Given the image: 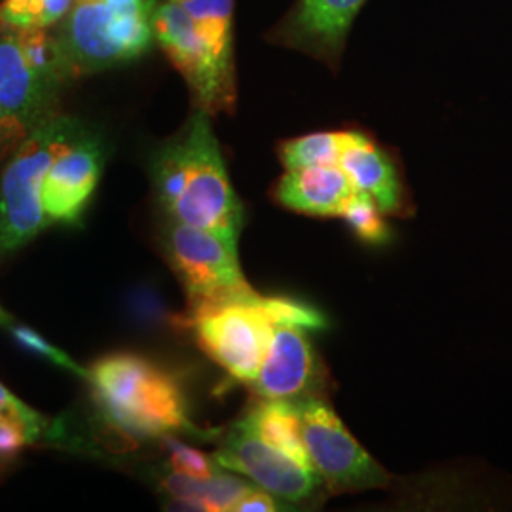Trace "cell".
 I'll list each match as a JSON object with an SVG mask.
<instances>
[{
    "label": "cell",
    "instance_id": "obj_12",
    "mask_svg": "<svg viewBox=\"0 0 512 512\" xmlns=\"http://www.w3.org/2000/svg\"><path fill=\"white\" fill-rule=\"evenodd\" d=\"M321 368L306 330L275 327L268 353L253 380L264 401H302L319 384Z\"/></svg>",
    "mask_w": 512,
    "mask_h": 512
},
{
    "label": "cell",
    "instance_id": "obj_11",
    "mask_svg": "<svg viewBox=\"0 0 512 512\" xmlns=\"http://www.w3.org/2000/svg\"><path fill=\"white\" fill-rule=\"evenodd\" d=\"M366 0H296L291 12L275 25L272 42L283 48L338 61L353 21Z\"/></svg>",
    "mask_w": 512,
    "mask_h": 512
},
{
    "label": "cell",
    "instance_id": "obj_7",
    "mask_svg": "<svg viewBox=\"0 0 512 512\" xmlns=\"http://www.w3.org/2000/svg\"><path fill=\"white\" fill-rule=\"evenodd\" d=\"M190 325L217 365L239 382L253 384L275 330L260 306V294L196 311Z\"/></svg>",
    "mask_w": 512,
    "mask_h": 512
},
{
    "label": "cell",
    "instance_id": "obj_28",
    "mask_svg": "<svg viewBox=\"0 0 512 512\" xmlns=\"http://www.w3.org/2000/svg\"><path fill=\"white\" fill-rule=\"evenodd\" d=\"M10 321H12V319H10L4 311L0 310V327H6Z\"/></svg>",
    "mask_w": 512,
    "mask_h": 512
},
{
    "label": "cell",
    "instance_id": "obj_16",
    "mask_svg": "<svg viewBox=\"0 0 512 512\" xmlns=\"http://www.w3.org/2000/svg\"><path fill=\"white\" fill-rule=\"evenodd\" d=\"M245 420L249 421L258 437H262L277 450L296 459L300 465L313 469L306 444L302 439V427L296 404L287 401H264L253 408L245 416Z\"/></svg>",
    "mask_w": 512,
    "mask_h": 512
},
{
    "label": "cell",
    "instance_id": "obj_10",
    "mask_svg": "<svg viewBox=\"0 0 512 512\" xmlns=\"http://www.w3.org/2000/svg\"><path fill=\"white\" fill-rule=\"evenodd\" d=\"M103 162L101 139L90 129L55 156L42 186V207L48 226L80 220L101 179Z\"/></svg>",
    "mask_w": 512,
    "mask_h": 512
},
{
    "label": "cell",
    "instance_id": "obj_6",
    "mask_svg": "<svg viewBox=\"0 0 512 512\" xmlns=\"http://www.w3.org/2000/svg\"><path fill=\"white\" fill-rule=\"evenodd\" d=\"M154 38L183 74L198 109L207 114L234 110L238 99L234 59L220 55L177 2L165 0L156 6Z\"/></svg>",
    "mask_w": 512,
    "mask_h": 512
},
{
    "label": "cell",
    "instance_id": "obj_22",
    "mask_svg": "<svg viewBox=\"0 0 512 512\" xmlns=\"http://www.w3.org/2000/svg\"><path fill=\"white\" fill-rule=\"evenodd\" d=\"M165 450H167V465L169 471L179 475L192 476L198 480L213 478L220 471V465L215 458H209L200 450L183 444L179 440L171 439V435L164 437Z\"/></svg>",
    "mask_w": 512,
    "mask_h": 512
},
{
    "label": "cell",
    "instance_id": "obj_18",
    "mask_svg": "<svg viewBox=\"0 0 512 512\" xmlns=\"http://www.w3.org/2000/svg\"><path fill=\"white\" fill-rule=\"evenodd\" d=\"M342 131H319L279 145V160L285 169L340 164Z\"/></svg>",
    "mask_w": 512,
    "mask_h": 512
},
{
    "label": "cell",
    "instance_id": "obj_23",
    "mask_svg": "<svg viewBox=\"0 0 512 512\" xmlns=\"http://www.w3.org/2000/svg\"><path fill=\"white\" fill-rule=\"evenodd\" d=\"M74 0H25L16 12L2 16L8 27H50L65 18Z\"/></svg>",
    "mask_w": 512,
    "mask_h": 512
},
{
    "label": "cell",
    "instance_id": "obj_26",
    "mask_svg": "<svg viewBox=\"0 0 512 512\" xmlns=\"http://www.w3.org/2000/svg\"><path fill=\"white\" fill-rule=\"evenodd\" d=\"M31 129L25 128L18 118L0 107V160L12 156Z\"/></svg>",
    "mask_w": 512,
    "mask_h": 512
},
{
    "label": "cell",
    "instance_id": "obj_19",
    "mask_svg": "<svg viewBox=\"0 0 512 512\" xmlns=\"http://www.w3.org/2000/svg\"><path fill=\"white\" fill-rule=\"evenodd\" d=\"M340 217L348 222L351 232L370 245H384L391 236V230L384 219V211L366 194L353 192Z\"/></svg>",
    "mask_w": 512,
    "mask_h": 512
},
{
    "label": "cell",
    "instance_id": "obj_8",
    "mask_svg": "<svg viewBox=\"0 0 512 512\" xmlns=\"http://www.w3.org/2000/svg\"><path fill=\"white\" fill-rule=\"evenodd\" d=\"M296 406L311 465L330 490L353 492L389 484L384 467L355 440L327 401L311 395Z\"/></svg>",
    "mask_w": 512,
    "mask_h": 512
},
{
    "label": "cell",
    "instance_id": "obj_14",
    "mask_svg": "<svg viewBox=\"0 0 512 512\" xmlns=\"http://www.w3.org/2000/svg\"><path fill=\"white\" fill-rule=\"evenodd\" d=\"M340 167L348 175L355 192L366 194L387 213H403L404 188L399 171L387 156L363 131H342Z\"/></svg>",
    "mask_w": 512,
    "mask_h": 512
},
{
    "label": "cell",
    "instance_id": "obj_20",
    "mask_svg": "<svg viewBox=\"0 0 512 512\" xmlns=\"http://www.w3.org/2000/svg\"><path fill=\"white\" fill-rule=\"evenodd\" d=\"M260 306L275 327H296L302 330H321L327 325L325 315L308 304L285 296H260Z\"/></svg>",
    "mask_w": 512,
    "mask_h": 512
},
{
    "label": "cell",
    "instance_id": "obj_15",
    "mask_svg": "<svg viewBox=\"0 0 512 512\" xmlns=\"http://www.w3.org/2000/svg\"><path fill=\"white\" fill-rule=\"evenodd\" d=\"M355 188L340 165L287 169L274 188L275 202L310 217H340Z\"/></svg>",
    "mask_w": 512,
    "mask_h": 512
},
{
    "label": "cell",
    "instance_id": "obj_27",
    "mask_svg": "<svg viewBox=\"0 0 512 512\" xmlns=\"http://www.w3.org/2000/svg\"><path fill=\"white\" fill-rule=\"evenodd\" d=\"M236 512H274L279 511L277 503L274 501L272 494L264 492V490H255L251 488L247 494L243 495L238 501V505L234 507Z\"/></svg>",
    "mask_w": 512,
    "mask_h": 512
},
{
    "label": "cell",
    "instance_id": "obj_21",
    "mask_svg": "<svg viewBox=\"0 0 512 512\" xmlns=\"http://www.w3.org/2000/svg\"><path fill=\"white\" fill-rule=\"evenodd\" d=\"M6 329L10 332L12 340L18 344L19 348L35 357H40L48 363L57 366V368H63L71 374H76L80 378H88V370L78 365L74 359H71L63 349L55 348L52 342H48L42 334H38L37 330L31 329V327H25V325H19L10 321L6 325Z\"/></svg>",
    "mask_w": 512,
    "mask_h": 512
},
{
    "label": "cell",
    "instance_id": "obj_24",
    "mask_svg": "<svg viewBox=\"0 0 512 512\" xmlns=\"http://www.w3.org/2000/svg\"><path fill=\"white\" fill-rule=\"evenodd\" d=\"M40 437L37 429L25 421L10 416L0 418V461L16 458L25 446L37 442Z\"/></svg>",
    "mask_w": 512,
    "mask_h": 512
},
{
    "label": "cell",
    "instance_id": "obj_2",
    "mask_svg": "<svg viewBox=\"0 0 512 512\" xmlns=\"http://www.w3.org/2000/svg\"><path fill=\"white\" fill-rule=\"evenodd\" d=\"M93 403L105 425L128 439L202 435L190 420L183 385L164 366L135 353H114L88 370Z\"/></svg>",
    "mask_w": 512,
    "mask_h": 512
},
{
    "label": "cell",
    "instance_id": "obj_13",
    "mask_svg": "<svg viewBox=\"0 0 512 512\" xmlns=\"http://www.w3.org/2000/svg\"><path fill=\"white\" fill-rule=\"evenodd\" d=\"M57 93L29 63L18 31L6 25L0 31V107L33 129L54 116Z\"/></svg>",
    "mask_w": 512,
    "mask_h": 512
},
{
    "label": "cell",
    "instance_id": "obj_9",
    "mask_svg": "<svg viewBox=\"0 0 512 512\" xmlns=\"http://www.w3.org/2000/svg\"><path fill=\"white\" fill-rule=\"evenodd\" d=\"M213 458L220 469L247 476L260 490L289 503L308 501L323 484L313 469L258 437L245 418L232 427Z\"/></svg>",
    "mask_w": 512,
    "mask_h": 512
},
{
    "label": "cell",
    "instance_id": "obj_1",
    "mask_svg": "<svg viewBox=\"0 0 512 512\" xmlns=\"http://www.w3.org/2000/svg\"><path fill=\"white\" fill-rule=\"evenodd\" d=\"M152 184L165 219L239 238L243 203L205 110H196L183 131L154 156Z\"/></svg>",
    "mask_w": 512,
    "mask_h": 512
},
{
    "label": "cell",
    "instance_id": "obj_17",
    "mask_svg": "<svg viewBox=\"0 0 512 512\" xmlns=\"http://www.w3.org/2000/svg\"><path fill=\"white\" fill-rule=\"evenodd\" d=\"M220 55L234 59V0H173Z\"/></svg>",
    "mask_w": 512,
    "mask_h": 512
},
{
    "label": "cell",
    "instance_id": "obj_4",
    "mask_svg": "<svg viewBox=\"0 0 512 512\" xmlns=\"http://www.w3.org/2000/svg\"><path fill=\"white\" fill-rule=\"evenodd\" d=\"M86 126L69 116L44 120L31 129L0 175V255L14 253L48 226L42 207L44 177L55 156Z\"/></svg>",
    "mask_w": 512,
    "mask_h": 512
},
{
    "label": "cell",
    "instance_id": "obj_29",
    "mask_svg": "<svg viewBox=\"0 0 512 512\" xmlns=\"http://www.w3.org/2000/svg\"><path fill=\"white\" fill-rule=\"evenodd\" d=\"M6 27V23H4V18H2V12H0V31Z\"/></svg>",
    "mask_w": 512,
    "mask_h": 512
},
{
    "label": "cell",
    "instance_id": "obj_5",
    "mask_svg": "<svg viewBox=\"0 0 512 512\" xmlns=\"http://www.w3.org/2000/svg\"><path fill=\"white\" fill-rule=\"evenodd\" d=\"M164 251L192 313L256 294L239 266L238 239L167 220Z\"/></svg>",
    "mask_w": 512,
    "mask_h": 512
},
{
    "label": "cell",
    "instance_id": "obj_3",
    "mask_svg": "<svg viewBox=\"0 0 512 512\" xmlns=\"http://www.w3.org/2000/svg\"><path fill=\"white\" fill-rule=\"evenodd\" d=\"M154 12V0H74L57 35L69 76L101 73L145 54Z\"/></svg>",
    "mask_w": 512,
    "mask_h": 512
},
{
    "label": "cell",
    "instance_id": "obj_25",
    "mask_svg": "<svg viewBox=\"0 0 512 512\" xmlns=\"http://www.w3.org/2000/svg\"><path fill=\"white\" fill-rule=\"evenodd\" d=\"M6 416L29 423L40 435L46 429V420L40 412L33 410L29 404L23 403L12 391H8L4 385L0 384V418H6Z\"/></svg>",
    "mask_w": 512,
    "mask_h": 512
}]
</instances>
